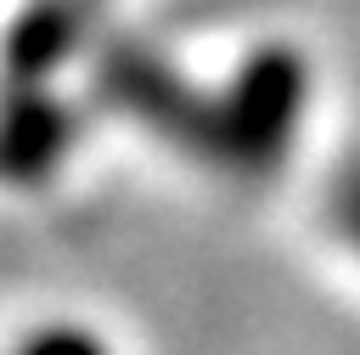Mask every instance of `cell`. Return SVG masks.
Segmentation results:
<instances>
[{"label":"cell","instance_id":"6da1fadb","mask_svg":"<svg viewBox=\"0 0 360 355\" xmlns=\"http://www.w3.org/2000/svg\"><path fill=\"white\" fill-rule=\"evenodd\" d=\"M11 355H112V344H107L101 332L79 327V321H45V327H34Z\"/></svg>","mask_w":360,"mask_h":355},{"label":"cell","instance_id":"7a4b0ae2","mask_svg":"<svg viewBox=\"0 0 360 355\" xmlns=\"http://www.w3.org/2000/svg\"><path fill=\"white\" fill-rule=\"evenodd\" d=\"M343 225H349L354 242H360V169H354V180H349V192H343Z\"/></svg>","mask_w":360,"mask_h":355}]
</instances>
